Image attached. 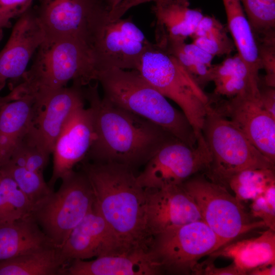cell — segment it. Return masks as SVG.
<instances>
[{
    "label": "cell",
    "mask_w": 275,
    "mask_h": 275,
    "mask_svg": "<svg viewBox=\"0 0 275 275\" xmlns=\"http://www.w3.org/2000/svg\"><path fill=\"white\" fill-rule=\"evenodd\" d=\"M0 172L12 178L28 197L34 207L45 200L53 190L47 183L43 173L30 170L9 161Z\"/></svg>",
    "instance_id": "obj_30"
},
{
    "label": "cell",
    "mask_w": 275,
    "mask_h": 275,
    "mask_svg": "<svg viewBox=\"0 0 275 275\" xmlns=\"http://www.w3.org/2000/svg\"><path fill=\"white\" fill-rule=\"evenodd\" d=\"M158 46L173 55L202 89L211 81V67H208L172 45Z\"/></svg>",
    "instance_id": "obj_33"
},
{
    "label": "cell",
    "mask_w": 275,
    "mask_h": 275,
    "mask_svg": "<svg viewBox=\"0 0 275 275\" xmlns=\"http://www.w3.org/2000/svg\"><path fill=\"white\" fill-rule=\"evenodd\" d=\"M255 36L275 33V0H239Z\"/></svg>",
    "instance_id": "obj_32"
},
{
    "label": "cell",
    "mask_w": 275,
    "mask_h": 275,
    "mask_svg": "<svg viewBox=\"0 0 275 275\" xmlns=\"http://www.w3.org/2000/svg\"><path fill=\"white\" fill-rule=\"evenodd\" d=\"M136 70L162 95L180 107L193 127L197 139L202 138L209 94L200 87L178 61L152 43L143 55Z\"/></svg>",
    "instance_id": "obj_6"
},
{
    "label": "cell",
    "mask_w": 275,
    "mask_h": 275,
    "mask_svg": "<svg viewBox=\"0 0 275 275\" xmlns=\"http://www.w3.org/2000/svg\"><path fill=\"white\" fill-rule=\"evenodd\" d=\"M210 155L203 136L191 147L175 139L162 146L136 176L140 185L151 191L179 185L197 173L205 171Z\"/></svg>",
    "instance_id": "obj_10"
},
{
    "label": "cell",
    "mask_w": 275,
    "mask_h": 275,
    "mask_svg": "<svg viewBox=\"0 0 275 275\" xmlns=\"http://www.w3.org/2000/svg\"><path fill=\"white\" fill-rule=\"evenodd\" d=\"M275 183L274 169H258L242 171L232 176L227 183L239 201L253 200Z\"/></svg>",
    "instance_id": "obj_29"
},
{
    "label": "cell",
    "mask_w": 275,
    "mask_h": 275,
    "mask_svg": "<svg viewBox=\"0 0 275 275\" xmlns=\"http://www.w3.org/2000/svg\"><path fill=\"white\" fill-rule=\"evenodd\" d=\"M162 274L149 249L138 248L107 255L92 261L76 259L65 268L63 275H155Z\"/></svg>",
    "instance_id": "obj_19"
},
{
    "label": "cell",
    "mask_w": 275,
    "mask_h": 275,
    "mask_svg": "<svg viewBox=\"0 0 275 275\" xmlns=\"http://www.w3.org/2000/svg\"><path fill=\"white\" fill-rule=\"evenodd\" d=\"M36 113L33 99L24 97L0 106V168L9 161Z\"/></svg>",
    "instance_id": "obj_23"
},
{
    "label": "cell",
    "mask_w": 275,
    "mask_h": 275,
    "mask_svg": "<svg viewBox=\"0 0 275 275\" xmlns=\"http://www.w3.org/2000/svg\"><path fill=\"white\" fill-rule=\"evenodd\" d=\"M227 26L213 16L203 15L190 37L194 43L214 57L227 56L235 49Z\"/></svg>",
    "instance_id": "obj_27"
},
{
    "label": "cell",
    "mask_w": 275,
    "mask_h": 275,
    "mask_svg": "<svg viewBox=\"0 0 275 275\" xmlns=\"http://www.w3.org/2000/svg\"><path fill=\"white\" fill-rule=\"evenodd\" d=\"M34 0H0V29L9 28L13 18L31 8Z\"/></svg>",
    "instance_id": "obj_36"
},
{
    "label": "cell",
    "mask_w": 275,
    "mask_h": 275,
    "mask_svg": "<svg viewBox=\"0 0 275 275\" xmlns=\"http://www.w3.org/2000/svg\"><path fill=\"white\" fill-rule=\"evenodd\" d=\"M250 214L260 218L266 227L275 230V183L269 186L263 194L252 200Z\"/></svg>",
    "instance_id": "obj_35"
},
{
    "label": "cell",
    "mask_w": 275,
    "mask_h": 275,
    "mask_svg": "<svg viewBox=\"0 0 275 275\" xmlns=\"http://www.w3.org/2000/svg\"><path fill=\"white\" fill-rule=\"evenodd\" d=\"M209 104L233 122L264 156L275 163V118L262 106L259 98H225L209 94Z\"/></svg>",
    "instance_id": "obj_13"
},
{
    "label": "cell",
    "mask_w": 275,
    "mask_h": 275,
    "mask_svg": "<svg viewBox=\"0 0 275 275\" xmlns=\"http://www.w3.org/2000/svg\"><path fill=\"white\" fill-rule=\"evenodd\" d=\"M33 124L18 143L9 161L31 171L43 173L50 155L39 143Z\"/></svg>",
    "instance_id": "obj_31"
},
{
    "label": "cell",
    "mask_w": 275,
    "mask_h": 275,
    "mask_svg": "<svg viewBox=\"0 0 275 275\" xmlns=\"http://www.w3.org/2000/svg\"><path fill=\"white\" fill-rule=\"evenodd\" d=\"M147 191L146 223L152 238L168 229L202 220L195 201L182 184Z\"/></svg>",
    "instance_id": "obj_17"
},
{
    "label": "cell",
    "mask_w": 275,
    "mask_h": 275,
    "mask_svg": "<svg viewBox=\"0 0 275 275\" xmlns=\"http://www.w3.org/2000/svg\"><path fill=\"white\" fill-rule=\"evenodd\" d=\"M223 246L207 224L198 220L154 235L149 250L162 273L194 274L199 261Z\"/></svg>",
    "instance_id": "obj_9"
},
{
    "label": "cell",
    "mask_w": 275,
    "mask_h": 275,
    "mask_svg": "<svg viewBox=\"0 0 275 275\" xmlns=\"http://www.w3.org/2000/svg\"><path fill=\"white\" fill-rule=\"evenodd\" d=\"M156 0H106L110 8L109 17L112 20L120 18L130 8L140 4Z\"/></svg>",
    "instance_id": "obj_38"
},
{
    "label": "cell",
    "mask_w": 275,
    "mask_h": 275,
    "mask_svg": "<svg viewBox=\"0 0 275 275\" xmlns=\"http://www.w3.org/2000/svg\"><path fill=\"white\" fill-rule=\"evenodd\" d=\"M34 205L10 177L0 172V224L32 216Z\"/></svg>",
    "instance_id": "obj_28"
},
{
    "label": "cell",
    "mask_w": 275,
    "mask_h": 275,
    "mask_svg": "<svg viewBox=\"0 0 275 275\" xmlns=\"http://www.w3.org/2000/svg\"><path fill=\"white\" fill-rule=\"evenodd\" d=\"M98 69L136 70L151 45L132 18L107 19L95 26L89 38Z\"/></svg>",
    "instance_id": "obj_11"
},
{
    "label": "cell",
    "mask_w": 275,
    "mask_h": 275,
    "mask_svg": "<svg viewBox=\"0 0 275 275\" xmlns=\"http://www.w3.org/2000/svg\"><path fill=\"white\" fill-rule=\"evenodd\" d=\"M209 256L232 259L241 275L261 266L275 264L274 231L268 229L258 237L231 242Z\"/></svg>",
    "instance_id": "obj_21"
},
{
    "label": "cell",
    "mask_w": 275,
    "mask_h": 275,
    "mask_svg": "<svg viewBox=\"0 0 275 275\" xmlns=\"http://www.w3.org/2000/svg\"><path fill=\"white\" fill-rule=\"evenodd\" d=\"M82 169L92 188L94 208L124 248L148 249L152 238L146 223L147 191L132 169L115 163L88 162Z\"/></svg>",
    "instance_id": "obj_2"
},
{
    "label": "cell",
    "mask_w": 275,
    "mask_h": 275,
    "mask_svg": "<svg viewBox=\"0 0 275 275\" xmlns=\"http://www.w3.org/2000/svg\"><path fill=\"white\" fill-rule=\"evenodd\" d=\"M3 37V29H0V40L2 39Z\"/></svg>",
    "instance_id": "obj_42"
},
{
    "label": "cell",
    "mask_w": 275,
    "mask_h": 275,
    "mask_svg": "<svg viewBox=\"0 0 275 275\" xmlns=\"http://www.w3.org/2000/svg\"><path fill=\"white\" fill-rule=\"evenodd\" d=\"M59 249L61 258L66 265L73 260H86L129 251L124 248L115 232L94 207L72 230Z\"/></svg>",
    "instance_id": "obj_15"
},
{
    "label": "cell",
    "mask_w": 275,
    "mask_h": 275,
    "mask_svg": "<svg viewBox=\"0 0 275 275\" xmlns=\"http://www.w3.org/2000/svg\"><path fill=\"white\" fill-rule=\"evenodd\" d=\"M86 100L82 87L73 84L53 94L35 115L33 129L40 145L49 155L65 125Z\"/></svg>",
    "instance_id": "obj_18"
},
{
    "label": "cell",
    "mask_w": 275,
    "mask_h": 275,
    "mask_svg": "<svg viewBox=\"0 0 275 275\" xmlns=\"http://www.w3.org/2000/svg\"><path fill=\"white\" fill-rule=\"evenodd\" d=\"M45 33L32 8L18 17L11 35L0 51V91L6 82H20L30 60L44 41Z\"/></svg>",
    "instance_id": "obj_14"
},
{
    "label": "cell",
    "mask_w": 275,
    "mask_h": 275,
    "mask_svg": "<svg viewBox=\"0 0 275 275\" xmlns=\"http://www.w3.org/2000/svg\"><path fill=\"white\" fill-rule=\"evenodd\" d=\"M202 133L210 155L204 174L213 182L227 187L230 179L242 171L274 169V163L254 146L233 122L209 104Z\"/></svg>",
    "instance_id": "obj_5"
},
{
    "label": "cell",
    "mask_w": 275,
    "mask_h": 275,
    "mask_svg": "<svg viewBox=\"0 0 275 275\" xmlns=\"http://www.w3.org/2000/svg\"><path fill=\"white\" fill-rule=\"evenodd\" d=\"M213 94L225 98L235 97L259 98L260 77L255 76L237 53L228 55L211 67Z\"/></svg>",
    "instance_id": "obj_20"
},
{
    "label": "cell",
    "mask_w": 275,
    "mask_h": 275,
    "mask_svg": "<svg viewBox=\"0 0 275 275\" xmlns=\"http://www.w3.org/2000/svg\"><path fill=\"white\" fill-rule=\"evenodd\" d=\"M182 185L195 201L202 221L224 245L254 229L266 227L262 221L253 219L227 187L203 175L191 177Z\"/></svg>",
    "instance_id": "obj_8"
},
{
    "label": "cell",
    "mask_w": 275,
    "mask_h": 275,
    "mask_svg": "<svg viewBox=\"0 0 275 275\" xmlns=\"http://www.w3.org/2000/svg\"><path fill=\"white\" fill-rule=\"evenodd\" d=\"M88 86L84 92L93 113L94 136L86 158L92 162L132 169L146 164L162 146L177 139L149 120L101 98L98 82Z\"/></svg>",
    "instance_id": "obj_1"
},
{
    "label": "cell",
    "mask_w": 275,
    "mask_h": 275,
    "mask_svg": "<svg viewBox=\"0 0 275 275\" xmlns=\"http://www.w3.org/2000/svg\"><path fill=\"white\" fill-rule=\"evenodd\" d=\"M97 74L93 50L85 39L73 37L45 38L35 52L31 68L5 96L6 99L10 102L30 97L37 113L70 81L82 87L96 80Z\"/></svg>",
    "instance_id": "obj_3"
},
{
    "label": "cell",
    "mask_w": 275,
    "mask_h": 275,
    "mask_svg": "<svg viewBox=\"0 0 275 275\" xmlns=\"http://www.w3.org/2000/svg\"><path fill=\"white\" fill-rule=\"evenodd\" d=\"M152 10L156 19L155 40L185 41L193 35L204 15L176 0H156Z\"/></svg>",
    "instance_id": "obj_24"
},
{
    "label": "cell",
    "mask_w": 275,
    "mask_h": 275,
    "mask_svg": "<svg viewBox=\"0 0 275 275\" xmlns=\"http://www.w3.org/2000/svg\"><path fill=\"white\" fill-rule=\"evenodd\" d=\"M194 274L205 275H241L236 267L232 263L225 267L218 268L213 263L212 260L199 263Z\"/></svg>",
    "instance_id": "obj_37"
},
{
    "label": "cell",
    "mask_w": 275,
    "mask_h": 275,
    "mask_svg": "<svg viewBox=\"0 0 275 275\" xmlns=\"http://www.w3.org/2000/svg\"><path fill=\"white\" fill-rule=\"evenodd\" d=\"M45 39L79 37L89 43L95 24L109 16L106 0H40L36 10Z\"/></svg>",
    "instance_id": "obj_12"
},
{
    "label": "cell",
    "mask_w": 275,
    "mask_h": 275,
    "mask_svg": "<svg viewBox=\"0 0 275 275\" xmlns=\"http://www.w3.org/2000/svg\"><path fill=\"white\" fill-rule=\"evenodd\" d=\"M94 136L92 109L82 106L68 120L54 144L52 173L48 183L51 188L59 179L73 171L74 167L86 158Z\"/></svg>",
    "instance_id": "obj_16"
},
{
    "label": "cell",
    "mask_w": 275,
    "mask_h": 275,
    "mask_svg": "<svg viewBox=\"0 0 275 275\" xmlns=\"http://www.w3.org/2000/svg\"><path fill=\"white\" fill-rule=\"evenodd\" d=\"M248 274L252 275H274L275 264L258 267L251 271Z\"/></svg>",
    "instance_id": "obj_40"
},
{
    "label": "cell",
    "mask_w": 275,
    "mask_h": 275,
    "mask_svg": "<svg viewBox=\"0 0 275 275\" xmlns=\"http://www.w3.org/2000/svg\"><path fill=\"white\" fill-rule=\"evenodd\" d=\"M103 97L112 104L145 118L191 147L197 139L184 114L148 83L136 70L116 68L99 71Z\"/></svg>",
    "instance_id": "obj_4"
},
{
    "label": "cell",
    "mask_w": 275,
    "mask_h": 275,
    "mask_svg": "<svg viewBox=\"0 0 275 275\" xmlns=\"http://www.w3.org/2000/svg\"><path fill=\"white\" fill-rule=\"evenodd\" d=\"M66 266L54 246L0 261V275H63Z\"/></svg>",
    "instance_id": "obj_26"
},
{
    "label": "cell",
    "mask_w": 275,
    "mask_h": 275,
    "mask_svg": "<svg viewBox=\"0 0 275 275\" xmlns=\"http://www.w3.org/2000/svg\"><path fill=\"white\" fill-rule=\"evenodd\" d=\"M176 1L178 2L179 3L183 5H185L187 6H189V0H176Z\"/></svg>",
    "instance_id": "obj_41"
},
{
    "label": "cell",
    "mask_w": 275,
    "mask_h": 275,
    "mask_svg": "<svg viewBox=\"0 0 275 275\" xmlns=\"http://www.w3.org/2000/svg\"><path fill=\"white\" fill-rule=\"evenodd\" d=\"M262 69L265 74L262 81L275 88V34L255 37Z\"/></svg>",
    "instance_id": "obj_34"
},
{
    "label": "cell",
    "mask_w": 275,
    "mask_h": 275,
    "mask_svg": "<svg viewBox=\"0 0 275 275\" xmlns=\"http://www.w3.org/2000/svg\"><path fill=\"white\" fill-rule=\"evenodd\" d=\"M54 246L33 216L0 224V261Z\"/></svg>",
    "instance_id": "obj_22"
},
{
    "label": "cell",
    "mask_w": 275,
    "mask_h": 275,
    "mask_svg": "<svg viewBox=\"0 0 275 275\" xmlns=\"http://www.w3.org/2000/svg\"><path fill=\"white\" fill-rule=\"evenodd\" d=\"M228 32L237 53L252 74L260 77L262 69L258 45L250 24L239 0H223Z\"/></svg>",
    "instance_id": "obj_25"
},
{
    "label": "cell",
    "mask_w": 275,
    "mask_h": 275,
    "mask_svg": "<svg viewBox=\"0 0 275 275\" xmlns=\"http://www.w3.org/2000/svg\"><path fill=\"white\" fill-rule=\"evenodd\" d=\"M259 100L263 108L275 118V88L259 83Z\"/></svg>",
    "instance_id": "obj_39"
},
{
    "label": "cell",
    "mask_w": 275,
    "mask_h": 275,
    "mask_svg": "<svg viewBox=\"0 0 275 275\" xmlns=\"http://www.w3.org/2000/svg\"><path fill=\"white\" fill-rule=\"evenodd\" d=\"M61 180L59 189L36 205L32 214L58 248L93 209L94 203L91 185L83 171H72Z\"/></svg>",
    "instance_id": "obj_7"
}]
</instances>
